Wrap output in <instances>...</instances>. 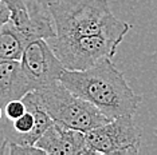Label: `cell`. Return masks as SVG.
Listing matches in <instances>:
<instances>
[{
    "instance_id": "cell-13",
    "label": "cell",
    "mask_w": 157,
    "mask_h": 155,
    "mask_svg": "<svg viewBox=\"0 0 157 155\" xmlns=\"http://www.w3.org/2000/svg\"><path fill=\"white\" fill-rule=\"evenodd\" d=\"M4 3H7V5L10 7V9H12V8H15V7L17 5H22L26 3V0H3Z\"/></svg>"
},
{
    "instance_id": "cell-7",
    "label": "cell",
    "mask_w": 157,
    "mask_h": 155,
    "mask_svg": "<svg viewBox=\"0 0 157 155\" xmlns=\"http://www.w3.org/2000/svg\"><path fill=\"white\" fill-rule=\"evenodd\" d=\"M20 64L33 91L59 80L65 71V66L46 39H34L26 45Z\"/></svg>"
},
{
    "instance_id": "cell-8",
    "label": "cell",
    "mask_w": 157,
    "mask_h": 155,
    "mask_svg": "<svg viewBox=\"0 0 157 155\" xmlns=\"http://www.w3.org/2000/svg\"><path fill=\"white\" fill-rule=\"evenodd\" d=\"M35 146L48 155H94L83 131L56 122L43 132Z\"/></svg>"
},
{
    "instance_id": "cell-1",
    "label": "cell",
    "mask_w": 157,
    "mask_h": 155,
    "mask_svg": "<svg viewBox=\"0 0 157 155\" xmlns=\"http://www.w3.org/2000/svg\"><path fill=\"white\" fill-rule=\"evenodd\" d=\"M59 80L109 119L133 116L142 103V96L134 92L110 58H103L86 70L65 68Z\"/></svg>"
},
{
    "instance_id": "cell-5",
    "label": "cell",
    "mask_w": 157,
    "mask_h": 155,
    "mask_svg": "<svg viewBox=\"0 0 157 155\" xmlns=\"http://www.w3.org/2000/svg\"><path fill=\"white\" fill-rule=\"evenodd\" d=\"M85 134L93 154L130 155L140 153L141 134L132 115L110 119Z\"/></svg>"
},
{
    "instance_id": "cell-15",
    "label": "cell",
    "mask_w": 157,
    "mask_h": 155,
    "mask_svg": "<svg viewBox=\"0 0 157 155\" xmlns=\"http://www.w3.org/2000/svg\"><path fill=\"white\" fill-rule=\"evenodd\" d=\"M3 118H4V108H3V106L0 104V123H2Z\"/></svg>"
},
{
    "instance_id": "cell-12",
    "label": "cell",
    "mask_w": 157,
    "mask_h": 155,
    "mask_svg": "<svg viewBox=\"0 0 157 155\" xmlns=\"http://www.w3.org/2000/svg\"><path fill=\"white\" fill-rule=\"evenodd\" d=\"M8 20H11V9L7 5V3L0 0V26L7 23Z\"/></svg>"
},
{
    "instance_id": "cell-9",
    "label": "cell",
    "mask_w": 157,
    "mask_h": 155,
    "mask_svg": "<svg viewBox=\"0 0 157 155\" xmlns=\"http://www.w3.org/2000/svg\"><path fill=\"white\" fill-rule=\"evenodd\" d=\"M31 91L20 60H0V104L3 108L8 102L22 99Z\"/></svg>"
},
{
    "instance_id": "cell-14",
    "label": "cell",
    "mask_w": 157,
    "mask_h": 155,
    "mask_svg": "<svg viewBox=\"0 0 157 155\" xmlns=\"http://www.w3.org/2000/svg\"><path fill=\"white\" fill-rule=\"evenodd\" d=\"M35 2L40 3V4H43V5H50V4H51V3L56 2V0H35Z\"/></svg>"
},
{
    "instance_id": "cell-6",
    "label": "cell",
    "mask_w": 157,
    "mask_h": 155,
    "mask_svg": "<svg viewBox=\"0 0 157 155\" xmlns=\"http://www.w3.org/2000/svg\"><path fill=\"white\" fill-rule=\"evenodd\" d=\"M27 106V111L12 122L3 119L0 123L2 140L24 146H35L43 132L54 123L52 118L42 107L34 91L22 98Z\"/></svg>"
},
{
    "instance_id": "cell-10",
    "label": "cell",
    "mask_w": 157,
    "mask_h": 155,
    "mask_svg": "<svg viewBox=\"0 0 157 155\" xmlns=\"http://www.w3.org/2000/svg\"><path fill=\"white\" fill-rule=\"evenodd\" d=\"M28 43V38L12 20L0 26V60H20Z\"/></svg>"
},
{
    "instance_id": "cell-3",
    "label": "cell",
    "mask_w": 157,
    "mask_h": 155,
    "mask_svg": "<svg viewBox=\"0 0 157 155\" xmlns=\"http://www.w3.org/2000/svg\"><path fill=\"white\" fill-rule=\"evenodd\" d=\"M34 92L52 121L67 127L87 132L110 121L99 108L71 92L60 80L35 90Z\"/></svg>"
},
{
    "instance_id": "cell-2",
    "label": "cell",
    "mask_w": 157,
    "mask_h": 155,
    "mask_svg": "<svg viewBox=\"0 0 157 155\" xmlns=\"http://www.w3.org/2000/svg\"><path fill=\"white\" fill-rule=\"evenodd\" d=\"M48 8L56 38L106 35L124 40L132 28L113 15L108 0H56Z\"/></svg>"
},
{
    "instance_id": "cell-11",
    "label": "cell",
    "mask_w": 157,
    "mask_h": 155,
    "mask_svg": "<svg viewBox=\"0 0 157 155\" xmlns=\"http://www.w3.org/2000/svg\"><path fill=\"white\" fill-rule=\"evenodd\" d=\"M26 111H27V106L23 102V99H13L4 106V118L3 119L12 122L19 116H22Z\"/></svg>"
},
{
    "instance_id": "cell-4",
    "label": "cell",
    "mask_w": 157,
    "mask_h": 155,
    "mask_svg": "<svg viewBox=\"0 0 157 155\" xmlns=\"http://www.w3.org/2000/svg\"><path fill=\"white\" fill-rule=\"evenodd\" d=\"M48 43L66 70H86L103 58L113 59L122 39L106 35L51 38Z\"/></svg>"
}]
</instances>
